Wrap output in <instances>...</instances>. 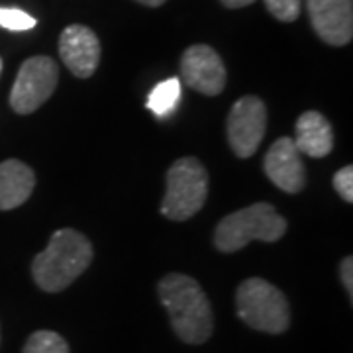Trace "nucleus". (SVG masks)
Listing matches in <instances>:
<instances>
[{
  "instance_id": "1",
  "label": "nucleus",
  "mask_w": 353,
  "mask_h": 353,
  "mask_svg": "<svg viewBox=\"0 0 353 353\" xmlns=\"http://www.w3.org/2000/svg\"><path fill=\"white\" fill-rule=\"evenodd\" d=\"M157 292L171 318V326L185 343L199 345L212 336V306L194 279L183 273H169L159 281Z\"/></svg>"
},
{
  "instance_id": "2",
  "label": "nucleus",
  "mask_w": 353,
  "mask_h": 353,
  "mask_svg": "<svg viewBox=\"0 0 353 353\" xmlns=\"http://www.w3.org/2000/svg\"><path fill=\"white\" fill-rule=\"evenodd\" d=\"M92 261V245L87 236L71 228L53 232L48 248L36 255L32 275L39 289L59 292L67 289Z\"/></svg>"
},
{
  "instance_id": "13",
  "label": "nucleus",
  "mask_w": 353,
  "mask_h": 353,
  "mask_svg": "<svg viewBox=\"0 0 353 353\" xmlns=\"http://www.w3.org/2000/svg\"><path fill=\"white\" fill-rule=\"evenodd\" d=\"M36 187L34 171L18 159L0 163V210H12L24 204Z\"/></svg>"
},
{
  "instance_id": "7",
  "label": "nucleus",
  "mask_w": 353,
  "mask_h": 353,
  "mask_svg": "<svg viewBox=\"0 0 353 353\" xmlns=\"http://www.w3.org/2000/svg\"><path fill=\"white\" fill-rule=\"evenodd\" d=\"M267 128V110L261 99L243 97L228 114V139L238 157H252L259 150Z\"/></svg>"
},
{
  "instance_id": "11",
  "label": "nucleus",
  "mask_w": 353,
  "mask_h": 353,
  "mask_svg": "<svg viewBox=\"0 0 353 353\" xmlns=\"http://www.w3.org/2000/svg\"><path fill=\"white\" fill-rule=\"evenodd\" d=\"M263 167L273 185L289 194L301 192L306 185V169L292 138L277 139L265 155Z\"/></svg>"
},
{
  "instance_id": "8",
  "label": "nucleus",
  "mask_w": 353,
  "mask_h": 353,
  "mask_svg": "<svg viewBox=\"0 0 353 353\" xmlns=\"http://www.w3.org/2000/svg\"><path fill=\"white\" fill-rule=\"evenodd\" d=\"M181 79L192 90L216 97L226 87V67L210 46H190L181 57Z\"/></svg>"
},
{
  "instance_id": "9",
  "label": "nucleus",
  "mask_w": 353,
  "mask_h": 353,
  "mask_svg": "<svg viewBox=\"0 0 353 353\" xmlns=\"http://www.w3.org/2000/svg\"><path fill=\"white\" fill-rule=\"evenodd\" d=\"M314 32L330 46H347L353 38L352 0H306Z\"/></svg>"
},
{
  "instance_id": "22",
  "label": "nucleus",
  "mask_w": 353,
  "mask_h": 353,
  "mask_svg": "<svg viewBox=\"0 0 353 353\" xmlns=\"http://www.w3.org/2000/svg\"><path fill=\"white\" fill-rule=\"evenodd\" d=\"M0 73H2V59H0Z\"/></svg>"
},
{
  "instance_id": "18",
  "label": "nucleus",
  "mask_w": 353,
  "mask_h": 353,
  "mask_svg": "<svg viewBox=\"0 0 353 353\" xmlns=\"http://www.w3.org/2000/svg\"><path fill=\"white\" fill-rule=\"evenodd\" d=\"M334 189L338 190L341 199L345 202H353V167H341L334 175Z\"/></svg>"
},
{
  "instance_id": "17",
  "label": "nucleus",
  "mask_w": 353,
  "mask_h": 353,
  "mask_svg": "<svg viewBox=\"0 0 353 353\" xmlns=\"http://www.w3.org/2000/svg\"><path fill=\"white\" fill-rule=\"evenodd\" d=\"M267 10L281 22H294L301 14V0H263Z\"/></svg>"
},
{
  "instance_id": "10",
  "label": "nucleus",
  "mask_w": 353,
  "mask_h": 353,
  "mask_svg": "<svg viewBox=\"0 0 353 353\" xmlns=\"http://www.w3.org/2000/svg\"><path fill=\"white\" fill-rule=\"evenodd\" d=\"M59 55L79 79H88L101 63V41L87 26H67L59 36Z\"/></svg>"
},
{
  "instance_id": "20",
  "label": "nucleus",
  "mask_w": 353,
  "mask_h": 353,
  "mask_svg": "<svg viewBox=\"0 0 353 353\" xmlns=\"http://www.w3.org/2000/svg\"><path fill=\"white\" fill-rule=\"evenodd\" d=\"M226 8H243V6H250L255 0H220Z\"/></svg>"
},
{
  "instance_id": "5",
  "label": "nucleus",
  "mask_w": 353,
  "mask_h": 353,
  "mask_svg": "<svg viewBox=\"0 0 353 353\" xmlns=\"http://www.w3.org/2000/svg\"><path fill=\"white\" fill-rule=\"evenodd\" d=\"M208 173L194 157H183L167 171V190L161 202V214L173 222H185L196 214L206 202Z\"/></svg>"
},
{
  "instance_id": "14",
  "label": "nucleus",
  "mask_w": 353,
  "mask_h": 353,
  "mask_svg": "<svg viewBox=\"0 0 353 353\" xmlns=\"http://www.w3.org/2000/svg\"><path fill=\"white\" fill-rule=\"evenodd\" d=\"M179 101H181V79L171 77L153 87L145 104L157 118H167L175 112Z\"/></svg>"
},
{
  "instance_id": "3",
  "label": "nucleus",
  "mask_w": 353,
  "mask_h": 353,
  "mask_svg": "<svg viewBox=\"0 0 353 353\" xmlns=\"http://www.w3.org/2000/svg\"><path fill=\"white\" fill-rule=\"evenodd\" d=\"M287 232V220L279 214L275 206L257 202L238 212L228 214L216 226L214 243L220 252L234 253L243 250L253 240L277 241Z\"/></svg>"
},
{
  "instance_id": "12",
  "label": "nucleus",
  "mask_w": 353,
  "mask_h": 353,
  "mask_svg": "<svg viewBox=\"0 0 353 353\" xmlns=\"http://www.w3.org/2000/svg\"><path fill=\"white\" fill-rule=\"evenodd\" d=\"M296 136L292 138L296 150L308 157H326L334 148V134L330 122L320 112L308 110L296 120Z\"/></svg>"
},
{
  "instance_id": "21",
  "label": "nucleus",
  "mask_w": 353,
  "mask_h": 353,
  "mask_svg": "<svg viewBox=\"0 0 353 353\" xmlns=\"http://www.w3.org/2000/svg\"><path fill=\"white\" fill-rule=\"evenodd\" d=\"M138 2L145 4V6H152V8H155V6H161V4H165L167 0H138Z\"/></svg>"
},
{
  "instance_id": "15",
  "label": "nucleus",
  "mask_w": 353,
  "mask_h": 353,
  "mask_svg": "<svg viewBox=\"0 0 353 353\" xmlns=\"http://www.w3.org/2000/svg\"><path fill=\"white\" fill-rule=\"evenodd\" d=\"M24 353H69V345L59 334L50 330H39L28 338Z\"/></svg>"
},
{
  "instance_id": "19",
  "label": "nucleus",
  "mask_w": 353,
  "mask_h": 353,
  "mask_svg": "<svg viewBox=\"0 0 353 353\" xmlns=\"http://www.w3.org/2000/svg\"><path fill=\"white\" fill-rule=\"evenodd\" d=\"M340 273H341V283H343V287L345 290L350 292V299L353 296V259L352 257H345L343 261H341L340 267Z\"/></svg>"
},
{
  "instance_id": "6",
  "label": "nucleus",
  "mask_w": 353,
  "mask_h": 353,
  "mask_svg": "<svg viewBox=\"0 0 353 353\" xmlns=\"http://www.w3.org/2000/svg\"><path fill=\"white\" fill-rule=\"evenodd\" d=\"M59 83V67L48 55L26 59L10 90V106L16 114H32L48 102Z\"/></svg>"
},
{
  "instance_id": "16",
  "label": "nucleus",
  "mask_w": 353,
  "mask_h": 353,
  "mask_svg": "<svg viewBox=\"0 0 353 353\" xmlns=\"http://www.w3.org/2000/svg\"><path fill=\"white\" fill-rule=\"evenodd\" d=\"M0 26L10 32H26L36 28V18L20 8H2L0 6Z\"/></svg>"
},
{
  "instance_id": "4",
  "label": "nucleus",
  "mask_w": 353,
  "mask_h": 353,
  "mask_svg": "<svg viewBox=\"0 0 353 353\" xmlns=\"http://www.w3.org/2000/svg\"><path fill=\"white\" fill-rule=\"evenodd\" d=\"M240 318L253 330L265 334H283L290 324V308L285 294L265 279L243 281L236 292Z\"/></svg>"
}]
</instances>
